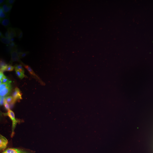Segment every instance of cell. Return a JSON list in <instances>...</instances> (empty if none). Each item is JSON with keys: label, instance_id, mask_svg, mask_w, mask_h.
Wrapping results in <instances>:
<instances>
[{"label": "cell", "instance_id": "cell-3", "mask_svg": "<svg viewBox=\"0 0 153 153\" xmlns=\"http://www.w3.org/2000/svg\"><path fill=\"white\" fill-rule=\"evenodd\" d=\"M30 15L23 13L14 5L2 16L4 18L6 24L9 29L19 38H23L26 26L30 21Z\"/></svg>", "mask_w": 153, "mask_h": 153}, {"label": "cell", "instance_id": "cell-5", "mask_svg": "<svg viewBox=\"0 0 153 153\" xmlns=\"http://www.w3.org/2000/svg\"><path fill=\"white\" fill-rule=\"evenodd\" d=\"M41 84L42 91L46 96L48 100L53 99L57 93V81L51 72L45 70H36Z\"/></svg>", "mask_w": 153, "mask_h": 153}, {"label": "cell", "instance_id": "cell-14", "mask_svg": "<svg viewBox=\"0 0 153 153\" xmlns=\"http://www.w3.org/2000/svg\"><path fill=\"white\" fill-rule=\"evenodd\" d=\"M26 101L27 103V105H32L36 101V96L35 94H30L25 97Z\"/></svg>", "mask_w": 153, "mask_h": 153}, {"label": "cell", "instance_id": "cell-4", "mask_svg": "<svg viewBox=\"0 0 153 153\" xmlns=\"http://www.w3.org/2000/svg\"><path fill=\"white\" fill-rule=\"evenodd\" d=\"M24 78V97L42 92L41 84L36 70L30 68H25L20 70Z\"/></svg>", "mask_w": 153, "mask_h": 153}, {"label": "cell", "instance_id": "cell-9", "mask_svg": "<svg viewBox=\"0 0 153 153\" xmlns=\"http://www.w3.org/2000/svg\"><path fill=\"white\" fill-rule=\"evenodd\" d=\"M24 115L26 119L30 121V125L41 122L42 114L39 111L38 107L36 105H28L24 111Z\"/></svg>", "mask_w": 153, "mask_h": 153}, {"label": "cell", "instance_id": "cell-1", "mask_svg": "<svg viewBox=\"0 0 153 153\" xmlns=\"http://www.w3.org/2000/svg\"><path fill=\"white\" fill-rule=\"evenodd\" d=\"M26 137L28 144L26 153H53L41 122L28 126Z\"/></svg>", "mask_w": 153, "mask_h": 153}, {"label": "cell", "instance_id": "cell-10", "mask_svg": "<svg viewBox=\"0 0 153 153\" xmlns=\"http://www.w3.org/2000/svg\"><path fill=\"white\" fill-rule=\"evenodd\" d=\"M38 3V1L37 0H18L15 1L14 5L23 13L31 14Z\"/></svg>", "mask_w": 153, "mask_h": 153}, {"label": "cell", "instance_id": "cell-12", "mask_svg": "<svg viewBox=\"0 0 153 153\" xmlns=\"http://www.w3.org/2000/svg\"><path fill=\"white\" fill-rule=\"evenodd\" d=\"M15 1H11V0H1L0 1V12H1V16H2L9 11L11 7H14Z\"/></svg>", "mask_w": 153, "mask_h": 153}, {"label": "cell", "instance_id": "cell-7", "mask_svg": "<svg viewBox=\"0 0 153 153\" xmlns=\"http://www.w3.org/2000/svg\"><path fill=\"white\" fill-rule=\"evenodd\" d=\"M22 40L23 38H19L9 29L4 18L0 16V51L16 45L22 42Z\"/></svg>", "mask_w": 153, "mask_h": 153}, {"label": "cell", "instance_id": "cell-13", "mask_svg": "<svg viewBox=\"0 0 153 153\" xmlns=\"http://www.w3.org/2000/svg\"><path fill=\"white\" fill-rule=\"evenodd\" d=\"M10 90L7 88V85H6L5 84L4 80L2 78H1V79H0V93H1V94L8 92Z\"/></svg>", "mask_w": 153, "mask_h": 153}, {"label": "cell", "instance_id": "cell-6", "mask_svg": "<svg viewBox=\"0 0 153 153\" xmlns=\"http://www.w3.org/2000/svg\"><path fill=\"white\" fill-rule=\"evenodd\" d=\"M0 99L4 106L14 111L24 112L25 108L28 106L25 97L16 94L11 91L1 94Z\"/></svg>", "mask_w": 153, "mask_h": 153}, {"label": "cell", "instance_id": "cell-2", "mask_svg": "<svg viewBox=\"0 0 153 153\" xmlns=\"http://www.w3.org/2000/svg\"><path fill=\"white\" fill-rule=\"evenodd\" d=\"M0 56L4 62L18 72L27 68L28 60L23 41L0 51Z\"/></svg>", "mask_w": 153, "mask_h": 153}, {"label": "cell", "instance_id": "cell-11", "mask_svg": "<svg viewBox=\"0 0 153 153\" xmlns=\"http://www.w3.org/2000/svg\"><path fill=\"white\" fill-rule=\"evenodd\" d=\"M13 91L15 94L19 95H22L24 97V78L22 73L19 71L16 79L14 80L13 84Z\"/></svg>", "mask_w": 153, "mask_h": 153}, {"label": "cell", "instance_id": "cell-8", "mask_svg": "<svg viewBox=\"0 0 153 153\" xmlns=\"http://www.w3.org/2000/svg\"><path fill=\"white\" fill-rule=\"evenodd\" d=\"M72 133L70 128L60 131H49L46 132V136L51 146H55L65 140Z\"/></svg>", "mask_w": 153, "mask_h": 153}, {"label": "cell", "instance_id": "cell-15", "mask_svg": "<svg viewBox=\"0 0 153 153\" xmlns=\"http://www.w3.org/2000/svg\"><path fill=\"white\" fill-rule=\"evenodd\" d=\"M1 153H6V152H3V151H1Z\"/></svg>", "mask_w": 153, "mask_h": 153}]
</instances>
